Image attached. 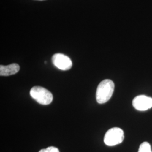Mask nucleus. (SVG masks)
<instances>
[{
	"instance_id": "f257e3e1",
	"label": "nucleus",
	"mask_w": 152,
	"mask_h": 152,
	"mask_svg": "<svg viewBox=\"0 0 152 152\" xmlns=\"http://www.w3.org/2000/svg\"><path fill=\"white\" fill-rule=\"evenodd\" d=\"M114 84L110 80H105L98 85L96 99L98 103L104 104L107 102L111 98L114 92Z\"/></svg>"
},
{
	"instance_id": "f03ea898",
	"label": "nucleus",
	"mask_w": 152,
	"mask_h": 152,
	"mask_svg": "<svg viewBox=\"0 0 152 152\" xmlns=\"http://www.w3.org/2000/svg\"><path fill=\"white\" fill-rule=\"evenodd\" d=\"M30 95L37 103L48 105L53 102V96L47 89L41 86H34L30 91Z\"/></svg>"
},
{
	"instance_id": "7ed1b4c3",
	"label": "nucleus",
	"mask_w": 152,
	"mask_h": 152,
	"mask_svg": "<svg viewBox=\"0 0 152 152\" xmlns=\"http://www.w3.org/2000/svg\"><path fill=\"white\" fill-rule=\"evenodd\" d=\"M124 137V131L118 127H113L106 132L104 141L108 146H114L121 143Z\"/></svg>"
},
{
	"instance_id": "20e7f679",
	"label": "nucleus",
	"mask_w": 152,
	"mask_h": 152,
	"mask_svg": "<svg viewBox=\"0 0 152 152\" xmlns=\"http://www.w3.org/2000/svg\"><path fill=\"white\" fill-rule=\"evenodd\" d=\"M52 61L56 68L62 71L69 70L72 66L71 59L66 55L60 53L55 54L53 56Z\"/></svg>"
},
{
	"instance_id": "39448f33",
	"label": "nucleus",
	"mask_w": 152,
	"mask_h": 152,
	"mask_svg": "<svg viewBox=\"0 0 152 152\" xmlns=\"http://www.w3.org/2000/svg\"><path fill=\"white\" fill-rule=\"evenodd\" d=\"M132 105L139 111H145L152 107V98L145 95H139L134 99Z\"/></svg>"
},
{
	"instance_id": "423d86ee",
	"label": "nucleus",
	"mask_w": 152,
	"mask_h": 152,
	"mask_svg": "<svg viewBox=\"0 0 152 152\" xmlns=\"http://www.w3.org/2000/svg\"><path fill=\"white\" fill-rule=\"evenodd\" d=\"M20 70V66L16 63L0 66L1 76H9L17 73Z\"/></svg>"
},
{
	"instance_id": "0eeeda50",
	"label": "nucleus",
	"mask_w": 152,
	"mask_h": 152,
	"mask_svg": "<svg viewBox=\"0 0 152 152\" xmlns=\"http://www.w3.org/2000/svg\"><path fill=\"white\" fill-rule=\"evenodd\" d=\"M138 152H152L149 143L146 141L143 142L140 145Z\"/></svg>"
},
{
	"instance_id": "6e6552de",
	"label": "nucleus",
	"mask_w": 152,
	"mask_h": 152,
	"mask_svg": "<svg viewBox=\"0 0 152 152\" xmlns=\"http://www.w3.org/2000/svg\"><path fill=\"white\" fill-rule=\"evenodd\" d=\"M39 152H59V151L58 148L54 147H50L40 150Z\"/></svg>"
},
{
	"instance_id": "1a4fd4ad",
	"label": "nucleus",
	"mask_w": 152,
	"mask_h": 152,
	"mask_svg": "<svg viewBox=\"0 0 152 152\" xmlns=\"http://www.w3.org/2000/svg\"><path fill=\"white\" fill-rule=\"evenodd\" d=\"M37 1H45V0H37Z\"/></svg>"
}]
</instances>
